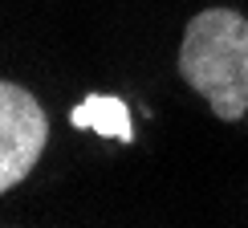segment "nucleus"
Here are the masks:
<instances>
[{
  "mask_svg": "<svg viewBox=\"0 0 248 228\" xmlns=\"http://www.w3.org/2000/svg\"><path fill=\"white\" fill-rule=\"evenodd\" d=\"M179 74L220 122H240L248 114V16L236 8L195 13L183 29Z\"/></svg>",
  "mask_w": 248,
  "mask_h": 228,
  "instance_id": "f257e3e1",
  "label": "nucleus"
},
{
  "mask_svg": "<svg viewBox=\"0 0 248 228\" xmlns=\"http://www.w3.org/2000/svg\"><path fill=\"white\" fill-rule=\"evenodd\" d=\"M49 143V118L41 102L16 81H0V192L29 179Z\"/></svg>",
  "mask_w": 248,
  "mask_h": 228,
  "instance_id": "f03ea898",
  "label": "nucleus"
},
{
  "mask_svg": "<svg viewBox=\"0 0 248 228\" xmlns=\"http://www.w3.org/2000/svg\"><path fill=\"white\" fill-rule=\"evenodd\" d=\"M69 122L78 130H98L102 139H118V143H130L134 139V127H130V106L114 94H90L86 102H78L69 110Z\"/></svg>",
  "mask_w": 248,
  "mask_h": 228,
  "instance_id": "7ed1b4c3",
  "label": "nucleus"
}]
</instances>
